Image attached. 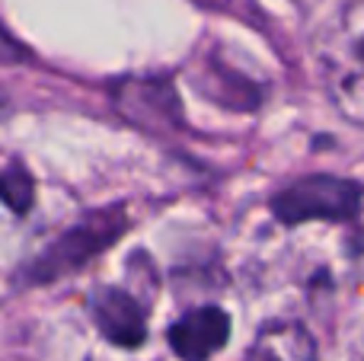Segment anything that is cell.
Segmentation results:
<instances>
[{"instance_id": "obj_6", "label": "cell", "mask_w": 364, "mask_h": 361, "mask_svg": "<svg viewBox=\"0 0 364 361\" xmlns=\"http://www.w3.org/2000/svg\"><path fill=\"white\" fill-rule=\"evenodd\" d=\"M0 202L13 211V215H26L36 202V183H32V173L26 170L19 160L6 163L0 170Z\"/></svg>"}, {"instance_id": "obj_3", "label": "cell", "mask_w": 364, "mask_h": 361, "mask_svg": "<svg viewBox=\"0 0 364 361\" xmlns=\"http://www.w3.org/2000/svg\"><path fill=\"white\" fill-rule=\"evenodd\" d=\"M115 106L125 119H132L141 128H176L182 122L179 115V96L170 80H125L115 90Z\"/></svg>"}, {"instance_id": "obj_1", "label": "cell", "mask_w": 364, "mask_h": 361, "mask_svg": "<svg viewBox=\"0 0 364 361\" xmlns=\"http://www.w3.org/2000/svg\"><path fill=\"white\" fill-rule=\"evenodd\" d=\"M128 227V215L122 205L90 211L77 224H70L64 234H58L29 266L23 269L26 285H51V281L74 275L87 262H93L100 253H106Z\"/></svg>"}, {"instance_id": "obj_7", "label": "cell", "mask_w": 364, "mask_h": 361, "mask_svg": "<svg viewBox=\"0 0 364 361\" xmlns=\"http://www.w3.org/2000/svg\"><path fill=\"white\" fill-rule=\"evenodd\" d=\"M16 61H26V48L0 26V64H16Z\"/></svg>"}, {"instance_id": "obj_4", "label": "cell", "mask_w": 364, "mask_h": 361, "mask_svg": "<svg viewBox=\"0 0 364 361\" xmlns=\"http://www.w3.org/2000/svg\"><path fill=\"white\" fill-rule=\"evenodd\" d=\"M230 339V317L220 307H198L170 326V349L182 361H208Z\"/></svg>"}, {"instance_id": "obj_8", "label": "cell", "mask_w": 364, "mask_h": 361, "mask_svg": "<svg viewBox=\"0 0 364 361\" xmlns=\"http://www.w3.org/2000/svg\"><path fill=\"white\" fill-rule=\"evenodd\" d=\"M358 55H361V58H364V42H361V45H358Z\"/></svg>"}, {"instance_id": "obj_2", "label": "cell", "mask_w": 364, "mask_h": 361, "mask_svg": "<svg viewBox=\"0 0 364 361\" xmlns=\"http://www.w3.org/2000/svg\"><path fill=\"white\" fill-rule=\"evenodd\" d=\"M361 208V185L339 176H304L272 198V215L282 224L346 221Z\"/></svg>"}, {"instance_id": "obj_5", "label": "cell", "mask_w": 364, "mask_h": 361, "mask_svg": "<svg viewBox=\"0 0 364 361\" xmlns=\"http://www.w3.org/2000/svg\"><path fill=\"white\" fill-rule=\"evenodd\" d=\"M90 313H93L100 333L115 345H141L147 336V320L141 311L138 298L125 291V288H100L90 298Z\"/></svg>"}]
</instances>
